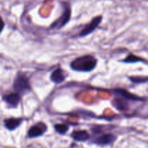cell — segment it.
Here are the masks:
<instances>
[{"label":"cell","instance_id":"cell-16","mask_svg":"<svg viewBox=\"0 0 148 148\" xmlns=\"http://www.w3.org/2000/svg\"><path fill=\"white\" fill-rule=\"evenodd\" d=\"M4 27V23L3 21V20L1 19V17H0V33H1Z\"/></svg>","mask_w":148,"mask_h":148},{"label":"cell","instance_id":"cell-13","mask_svg":"<svg viewBox=\"0 0 148 148\" xmlns=\"http://www.w3.org/2000/svg\"><path fill=\"white\" fill-rule=\"evenodd\" d=\"M122 62L126 64H134V63H137V62H145L146 63L147 61L143 59V58L140 57V56H137L136 55L133 54V53H130L127 57L124 59H123L121 61Z\"/></svg>","mask_w":148,"mask_h":148},{"label":"cell","instance_id":"cell-12","mask_svg":"<svg viewBox=\"0 0 148 148\" xmlns=\"http://www.w3.org/2000/svg\"><path fill=\"white\" fill-rule=\"evenodd\" d=\"M114 94L121 95V96L130 100V101H142L143 100V98H140V97L137 96V95H134V94L130 93L129 91L126 90L124 89H121V88H118V89L114 90Z\"/></svg>","mask_w":148,"mask_h":148},{"label":"cell","instance_id":"cell-5","mask_svg":"<svg viewBox=\"0 0 148 148\" xmlns=\"http://www.w3.org/2000/svg\"><path fill=\"white\" fill-rule=\"evenodd\" d=\"M71 17V10L69 7L66 6L65 7V10L64 11V13L62 14V15L60 16L59 18H58L57 20L55 22H53V23H52L51 25L50 26L51 29H61L62 27H63L64 26L66 25L68 23V22L70 20Z\"/></svg>","mask_w":148,"mask_h":148},{"label":"cell","instance_id":"cell-1","mask_svg":"<svg viewBox=\"0 0 148 148\" xmlns=\"http://www.w3.org/2000/svg\"><path fill=\"white\" fill-rule=\"evenodd\" d=\"M98 60L92 55L79 56L72 61L70 67L72 70L79 72H90L95 69Z\"/></svg>","mask_w":148,"mask_h":148},{"label":"cell","instance_id":"cell-3","mask_svg":"<svg viewBox=\"0 0 148 148\" xmlns=\"http://www.w3.org/2000/svg\"><path fill=\"white\" fill-rule=\"evenodd\" d=\"M102 20L103 17L101 15L94 17V18L92 19L88 24H87L86 25L83 27V29L79 32V37L83 38L85 37V36H89V35H90L91 33H92V32H94V30L98 27V25L101 24Z\"/></svg>","mask_w":148,"mask_h":148},{"label":"cell","instance_id":"cell-10","mask_svg":"<svg viewBox=\"0 0 148 148\" xmlns=\"http://www.w3.org/2000/svg\"><path fill=\"white\" fill-rule=\"evenodd\" d=\"M71 137L77 142H86L90 139V134L86 130H75L71 134Z\"/></svg>","mask_w":148,"mask_h":148},{"label":"cell","instance_id":"cell-4","mask_svg":"<svg viewBox=\"0 0 148 148\" xmlns=\"http://www.w3.org/2000/svg\"><path fill=\"white\" fill-rule=\"evenodd\" d=\"M47 131V125L45 123L40 121L32 126L27 132L28 138H36L44 134Z\"/></svg>","mask_w":148,"mask_h":148},{"label":"cell","instance_id":"cell-15","mask_svg":"<svg viewBox=\"0 0 148 148\" xmlns=\"http://www.w3.org/2000/svg\"><path fill=\"white\" fill-rule=\"evenodd\" d=\"M129 79L130 81H132L134 83L140 84V83H145L147 82V77H130Z\"/></svg>","mask_w":148,"mask_h":148},{"label":"cell","instance_id":"cell-8","mask_svg":"<svg viewBox=\"0 0 148 148\" xmlns=\"http://www.w3.org/2000/svg\"><path fill=\"white\" fill-rule=\"evenodd\" d=\"M3 100L12 108H16L21 101V96L17 92H10L3 96Z\"/></svg>","mask_w":148,"mask_h":148},{"label":"cell","instance_id":"cell-14","mask_svg":"<svg viewBox=\"0 0 148 148\" xmlns=\"http://www.w3.org/2000/svg\"><path fill=\"white\" fill-rule=\"evenodd\" d=\"M53 127L55 131L59 134H65L69 130V126L64 124H56Z\"/></svg>","mask_w":148,"mask_h":148},{"label":"cell","instance_id":"cell-9","mask_svg":"<svg viewBox=\"0 0 148 148\" xmlns=\"http://www.w3.org/2000/svg\"><path fill=\"white\" fill-rule=\"evenodd\" d=\"M23 121V119L22 118L12 117V118L6 119L4 121V127H6V129L10 130V131H14V130H17L20 127Z\"/></svg>","mask_w":148,"mask_h":148},{"label":"cell","instance_id":"cell-7","mask_svg":"<svg viewBox=\"0 0 148 148\" xmlns=\"http://www.w3.org/2000/svg\"><path fill=\"white\" fill-rule=\"evenodd\" d=\"M114 95H115V98L112 102L113 106L121 111H124L128 109L130 106V104H129V102L130 101V100L119 95H116V94H114Z\"/></svg>","mask_w":148,"mask_h":148},{"label":"cell","instance_id":"cell-6","mask_svg":"<svg viewBox=\"0 0 148 148\" xmlns=\"http://www.w3.org/2000/svg\"><path fill=\"white\" fill-rule=\"evenodd\" d=\"M116 139V137L112 133H103L98 137H95L92 143L98 145L105 146L112 144Z\"/></svg>","mask_w":148,"mask_h":148},{"label":"cell","instance_id":"cell-2","mask_svg":"<svg viewBox=\"0 0 148 148\" xmlns=\"http://www.w3.org/2000/svg\"><path fill=\"white\" fill-rule=\"evenodd\" d=\"M12 86L14 92L18 93L20 96L26 95L31 91L29 78L23 72H18L13 82Z\"/></svg>","mask_w":148,"mask_h":148},{"label":"cell","instance_id":"cell-11","mask_svg":"<svg viewBox=\"0 0 148 148\" xmlns=\"http://www.w3.org/2000/svg\"><path fill=\"white\" fill-rule=\"evenodd\" d=\"M66 75H65L64 72L61 68H58V69H55L52 73L51 74L50 79L51 82H53L55 84H60L63 82L66 79Z\"/></svg>","mask_w":148,"mask_h":148}]
</instances>
